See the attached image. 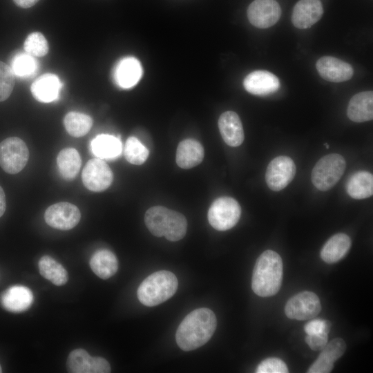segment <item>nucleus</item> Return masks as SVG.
Listing matches in <instances>:
<instances>
[{"label": "nucleus", "instance_id": "f257e3e1", "mask_svg": "<svg viewBox=\"0 0 373 373\" xmlns=\"http://www.w3.org/2000/svg\"><path fill=\"white\" fill-rule=\"evenodd\" d=\"M217 325L215 314L208 308H198L187 314L177 329L175 340L184 351L195 350L209 341Z\"/></svg>", "mask_w": 373, "mask_h": 373}, {"label": "nucleus", "instance_id": "f03ea898", "mask_svg": "<svg viewBox=\"0 0 373 373\" xmlns=\"http://www.w3.org/2000/svg\"><path fill=\"white\" fill-rule=\"evenodd\" d=\"M283 280V261L274 251L266 250L258 258L252 274L251 288L261 297L275 295Z\"/></svg>", "mask_w": 373, "mask_h": 373}, {"label": "nucleus", "instance_id": "7ed1b4c3", "mask_svg": "<svg viewBox=\"0 0 373 373\" xmlns=\"http://www.w3.org/2000/svg\"><path fill=\"white\" fill-rule=\"evenodd\" d=\"M144 222L150 232L157 237H165L170 241L182 239L187 229L184 215L162 206L149 208L145 213Z\"/></svg>", "mask_w": 373, "mask_h": 373}, {"label": "nucleus", "instance_id": "20e7f679", "mask_svg": "<svg viewBox=\"0 0 373 373\" xmlns=\"http://www.w3.org/2000/svg\"><path fill=\"white\" fill-rule=\"evenodd\" d=\"M178 282L169 271H155L147 276L140 285L137 295L142 304L153 307L170 298L176 291Z\"/></svg>", "mask_w": 373, "mask_h": 373}, {"label": "nucleus", "instance_id": "39448f33", "mask_svg": "<svg viewBox=\"0 0 373 373\" xmlns=\"http://www.w3.org/2000/svg\"><path fill=\"white\" fill-rule=\"evenodd\" d=\"M346 168L344 157L338 153H331L321 157L314 166L311 179L314 186L320 191L332 189L341 178Z\"/></svg>", "mask_w": 373, "mask_h": 373}, {"label": "nucleus", "instance_id": "423d86ee", "mask_svg": "<svg viewBox=\"0 0 373 373\" xmlns=\"http://www.w3.org/2000/svg\"><path fill=\"white\" fill-rule=\"evenodd\" d=\"M241 215L239 203L230 197H220L210 206L208 220L215 229L226 231L233 227Z\"/></svg>", "mask_w": 373, "mask_h": 373}, {"label": "nucleus", "instance_id": "0eeeda50", "mask_svg": "<svg viewBox=\"0 0 373 373\" xmlns=\"http://www.w3.org/2000/svg\"><path fill=\"white\" fill-rule=\"evenodd\" d=\"M29 159L26 143L17 137H10L0 142V166L9 174L20 172Z\"/></svg>", "mask_w": 373, "mask_h": 373}, {"label": "nucleus", "instance_id": "6e6552de", "mask_svg": "<svg viewBox=\"0 0 373 373\" xmlns=\"http://www.w3.org/2000/svg\"><path fill=\"white\" fill-rule=\"evenodd\" d=\"M321 310V301L314 292L305 291L295 294L287 302L285 315L290 319L311 320Z\"/></svg>", "mask_w": 373, "mask_h": 373}, {"label": "nucleus", "instance_id": "1a4fd4ad", "mask_svg": "<svg viewBox=\"0 0 373 373\" xmlns=\"http://www.w3.org/2000/svg\"><path fill=\"white\" fill-rule=\"evenodd\" d=\"M296 165L287 156L280 155L274 158L268 164L265 181L268 187L274 191L285 188L294 179Z\"/></svg>", "mask_w": 373, "mask_h": 373}, {"label": "nucleus", "instance_id": "9d476101", "mask_svg": "<svg viewBox=\"0 0 373 373\" xmlns=\"http://www.w3.org/2000/svg\"><path fill=\"white\" fill-rule=\"evenodd\" d=\"M82 178L86 189L99 192L110 186L113 174L106 162L97 157L87 162L82 171Z\"/></svg>", "mask_w": 373, "mask_h": 373}, {"label": "nucleus", "instance_id": "9b49d317", "mask_svg": "<svg viewBox=\"0 0 373 373\" xmlns=\"http://www.w3.org/2000/svg\"><path fill=\"white\" fill-rule=\"evenodd\" d=\"M80 218L81 213L78 207L66 202L50 205L44 213L45 221L49 226L64 231L75 227Z\"/></svg>", "mask_w": 373, "mask_h": 373}, {"label": "nucleus", "instance_id": "f8f14e48", "mask_svg": "<svg viewBox=\"0 0 373 373\" xmlns=\"http://www.w3.org/2000/svg\"><path fill=\"white\" fill-rule=\"evenodd\" d=\"M281 17V8L276 0H255L247 8L249 22L256 28L274 26Z\"/></svg>", "mask_w": 373, "mask_h": 373}, {"label": "nucleus", "instance_id": "ddd939ff", "mask_svg": "<svg viewBox=\"0 0 373 373\" xmlns=\"http://www.w3.org/2000/svg\"><path fill=\"white\" fill-rule=\"evenodd\" d=\"M316 68L322 78L331 82H345L354 75L353 68L350 64L331 56L318 59Z\"/></svg>", "mask_w": 373, "mask_h": 373}, {"label": "nucleus", "instance_id": "4468645a", "mask_svg": "<svg viewBox=\"0 0 373 373\" xmlns=\"http://www.w3.org/2000/svg\"><path fill=\"white\" fill-rule=\"evenodd\" d=\"M323 14L320 0H299L293 8L291 22L297 28H309L321 19Z\"/></svg>", "mask_w": 373, "mask_h": 373}, {"label": "nucleus", "instance_id": "2eb2a0df", "mask_svg": "<svg viewBox=\"0 0 373 373\" xmlns=\"http://www.w3.org/2000/svg\"><path fill=\"white\" fill-rule=\"evenodd\" d=\"M245 89L255 95H267L276 92L280 83L278 78L267 70H255L248 74L243 81Z\"/></svg>", "mask_w": 373, "mask_h": 373}, {"label": "nucleus", "instance_id": "dca6fc26", "mask_svg": "<svg viewBox=\"0 0 373 373\" xmlns=\"http://www.w3.org/2000/svg\"><path fill=\"white\" fill-rule=\"evenodd\" d=\"M346 350V343L341 338H335L327 343L321 354L307 370L309 373H329L334 363L341 358Z\"/></svg>", "mask_w": 373, "mask_h": 373}, {"label": "nucleus", "instance_id": "f3484780", "mask_svg": "<svg viewBox=\"0 0 373 373\" xmlns=\"http://www.w3.org/2000/svg\"><path fill=\"white\" fill-rule=\"evenodd\" d=\"M218 128L224 142L227 145L236 147L243 142V127L236 113L229 111L221 114L218 119Z\"/></svg>", "mask_w": 373, "mask_h": 373}, {"label": "nucleus", "instance_id": "a211bd4d", "mask_svg": "<svg viewBox=\"0 0 373 373\" xmlns=\"http://www.w3.org/2000/svg\"><path fill=\"white\" fill-rule=\"evenodd\" d=\"M0 300L7 311L19 313L30 308L33 301V294L27 287L14 285L1 294Z\"/></svg>", "mask_w": 373, "mask_h": 373}, {"label": "nucleus", "instance_id": "6ab92c4d", "mask_svg": "<svg viewBox=\"0 0 373 373\" xmlns=\"http://www.w3.org/2000/svg\"><path fill=\"white\" fill-rule=\"evenodd\" d=\"M142 75L140 62L135 57H127L119 61L115 67L113 77L117 86L122 88L134 86Z\"/></svg>", "mask_w": 373, "mask_h": 373}, {"label": "nucleus", "instance_id": "aec40b11", "mask_svg": "<svg viewBox=\"0 0 373 373\" xmlns=\"http://www.w3.org/2000/svg\"><path fill=\"white\" fill-rule=\"evenodd\" d=\"M61 87L62 83L56 75L46 73L32 83L30 90L35 99L49 103L57 99Z\"/></svg>", "mask_w": 373, "mask_h": 373}, {"label": "nucleus", "instance_id": "412c9836", "mask_svg": "<svg viewBox=\"0 0 373 373\" xmlns=\"http://www.w3.org/2000/svg\"><path fill=\"white\" fill-rule=\"evenodd\" d=\"M347 115L354 122L370 121L373 118V93L371 90L360 92L350 100Z\"/></svg>", "mask_w": 373, "mask_h": 373}, {"label": "nucleus", "instance_id": "4be33fe9", "mask_svg": "<svg viewBox=\"0 0 373 373\" xmlns=\"http://www.w3.org/2000/svg\"><path fill=\"white\" fill-rule=\"evenodd\" d=\"M351 245V239L347 234L343 233L334 234L322 247L321 258L327 264L336 263L346 256Z\"/></svg>", "mask_w": 373, "mask_h": 373}, {"label": "nucleus", "instance_id": "5701e85b", "mask_svg": "<svg viewBox=\"0 0 373 373\" xmlns=\"http://www.w3.org/2000/svg\"><path fill=\"white\" fill-rule=\"evenodd\" d=\"M204 158V149L195 140L186 139L180 142L176 151V163L184 169L200 164Z\"/></svg>", "mask_w": 373, "mask_h": 373}, {"label": "nucleus", "instance_id": "b1692460", "mask_svg": "<svg viewBox=\"0 0 373 373\" xmlns=\"http://www.w3.org/2000/svg\"><path fill=\"white\" fill-rule=\"evenodd\" d=\"M89 263L92 271L102 279L111 278L118 269L117 257L111 251L106 249L96 251Z\"/></svg>", "mask_w": 373, "mask_h": 373}, {"label": "nucleus", "instance_id": "393cba45", "mask_svg": "<svg viewBox=\"0 0 373 373\" xmlns=\"http://www.w3.org/2000/svg\"><path fill=\"white\" fill-rule=\"evenodd\" d=\"M347 194L356 200L370 198L373 194V175L371 173L360 171L354 173L346 183Z\"/></svg>", "mask_w": 373, "mask_h": 373}, {"label": "nucleus", "instance_id": "a878e982", "mask_svg": "<svg viewBox=\"0 0 373 373\" xmlns=\"http://www.w3.org/2000/svg\"><path fill=\"white\" fill-rule=\"evenodd\" d=\"M90 150L100 159L110 160L117 157L122 153L121 141L115 136L101 134L90 142Z\"/></svg>", "mask_w": 373, "mask_h": 373}, {"label": "nucleus", "instance_id": "bb28decb", "mask_svg": "<svg viewBox=\"0 0 373 373\" xmlns=\"http://www.w3.org/2000/svg\"><path fill=\"white\" fill-rule=\"evenodd\" d=\"M57 162L59 173L66 180L75 178L82 165L80 155L73 148L62 149L58 154Z\"/></svg>", "mask_w": 373, "mask_h": 373}, {"label": "nucleus", "instance_id": "cd10ccee", "mask_svg": "<svg viewBox=\"0 0 373 373\" xmlns=\"http://www.w3.org/2000/svg\"><path fill=\"white\" fill-rule=\"evenodd\" d=\"M40 274L57 286L65 285L68 275L65 268L49 256H42L38 262Z\"/></svg>", "mask_w": 373, "mask_h": 373}, {"label": "nucleus", "instance_id": "c85d7f7f", "mask_svg": "<svg viewBox=\"0 0 373 373\" xmlns=\"http://www.w3.org/2000/svg\"><path fill=\"white\" fill-rule=\"evenodd\" d=\"M64 124L66 130L71 136L79 137L89 132L93 125V119L86 114L71 111L66 115Z\"/></svg>", "mask_w": 373, "mask_h": 373}, {"label": "nucleus", "instance_id": "c756f323", "mask_svg": "<svg viewBox=\"0 0 373 373\" xmlns=\"http://www.w3.org/2000/svg\"><path fill=\"white\" fill-rule=\"evenodd\" d=\"M92 357L84 349L73 350L66 362L68 371L71 373H90Z\"/></svg>", "mask_w": 373, "mask_h": 373}, {"label": "nucleus", "instance_id": "7c9ffc66", "mask_svg": "<svg viewBox=\"0 0 373 373\" xmlns=\"http://www.w3.org/2000/svg\"><path fill=\"white\" fill-rule=\"evenodd\" d=\"M124 155L131 164H142L149 157L148 149L135 137H129L125 143Z\"/></svg>", "mask_w": 373, "mask_h": 373}, {"label": "nucleus", "instance_id": "2f4dec72", "mask_svg": "<svg viewBox=\"0 0 373 373\" xmlns=\"http://www.w3.org/2000/svg\"><path fill=\"white\" fill-rule=\"evenodd\" d=\"M11 68L14 75L17 77H30L36 72L37 61L33 56L26 52H20L13 57Z\"/></svg>", "mask_w": 373, "mask_h": 373}, {"label": "nucleus", "instance_id": "473e14b6", "mask_svg": "<svg viewBox=\"0 0 373 373\" xmlns=\"http://www.w3.org/2000/svg\"><path fill=\"white\" fill-rule=\"evenodd\" d=\"M23 47L26 53L38 57L45 56L49 50L46 39L39 32L30 34L24 41Z\"/></svg>", "mask_w": 373, "mask_h": 373}, {"label": "nucleus", "instance_id": "72a5a7b5", "mask_svg": "<svg viewBox=\"0 0 373 373\" xmlns=\"http://www.w3.org/2000/svg\"><path fill=\"white\" fill-rule=\"evenodd\" d=\"M15 86V75L10 66L0 61V102L7 99Z\"/></svg>", "mask_w": 373, "mask_h": 373}, {"label": "nucleus", "instance_id": "f704fd0d", "mask_svg": "<svg viewBox=\"0 0 373 373\" xmlns=\"http://www.w3.org/2000/svg\"><path fill=\"white\" fill-rule=\"evenodd\" d=\"M288 368L283 361L278 358L270 357L261 361L258 365L257 373H287Z\"/></svg>", "mask_w": 373, "mask_h": 373}, {"label": "nucleus", "instance_id": "c9c22d12", "mask_svg": "<svg viewBox=\"0 0 373 373\" xmlns=\"http://www.w3.org/2000/svg\"><path fill=\"white\" fill-rule=\"evenodd\" d=\"M330 328V322L323 319H313L307 322L304 326V330L308 335L321 333L328 334Z\"/></svg>", "mask_w": 373, "mask_h": 373}, {"label": "nucleus", "instance_id": "e433bc0d", "mask_svg": "<svg viewBox=\"0 0 373 373\" xmlns=\"http://www.w3.org/2000/svg\"><path fill=\"white\" fill-rule=\"evenodd\" d=\"M305 341L312 350L321 351L327 343L328 334L321 333L312 335L307 334Z\"/></svg>", "mask_w": 373, "mask_h": 373}, {"label": "nucleus", "instance_id": "4c0bfd02", "mask_svg": "<svg viewBox=\"0 0 373 373\" xmlns=\"http://www.w3.org/2000/svg\"><path fill=\"white\" fill-rule=\"evenodd\" d=\"M109 363L104 358L92 357L90 373H108L111 372Z\"/></svg>", "mask_w": 373, "mask_h": 373}, {"label": "nucleus", "instance_id": "58836bf2", "mask_svg": "<svg viewBox=\"0 0 373 373\" xmlns=\"http://www.w3.org/2000/svg\"><path fill=\"white\" fill-rule=\"evenodd\" d=\"M15 3L21 8H28L35 5L39 0H13Z\"/></svg>", "mask_w": 373, "mask_h": 373}, {"label": "nucleus", "instance_id": "ea45409f", "mask_svg": "<svg viewBox=\"0 0 373 373\" xmlns=\"http://www.w3.org/2000/svg\"><path fill=\"white\" fill-rule=\"evenodd\" d=\"M6 209V195L3 189L0 186V217L3 216Z\"/></svg>", "mask_w": 373, "mask_h": 373}, {"label": "nucleus", "instance_id": "a19ab883", "mask_svg": "<svg viewBox=\"0 0 373 373\" xmlns=\"http://www.w3.org/2000/svg\"><path fill=\"white\" fill-rule=\"evenodd\" d=\"M324 145L327 147V149L329 148V145L327 143H324Z\"/></svg>", "mask_w": 373, "mask_h": 373}, {"label": "nucleus", "instance_id": "79ce46f5", "mask_svg": "<svg viewBox=\"0 0 373 373\" xmlns=\"http://www.w3.org/2000/svg\"><path fill=\"white\" fill-rule=\"evenodd\" d=\"M2 372V369H1V365H0V373Z\"/></svg>", "mask_w": 373, "mask_h": 373}]
</instances>
